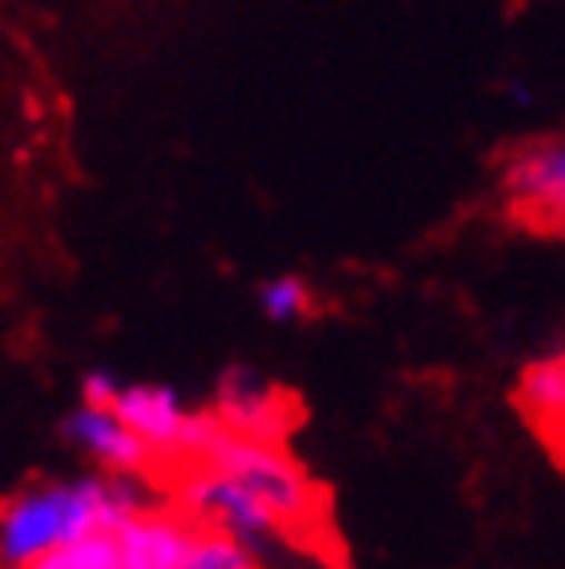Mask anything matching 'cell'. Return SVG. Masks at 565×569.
Masks as SVG:
<instances>
[{"label":"cell","instance_id":"6da1fadb","mask_svg":"<svg viewBox=\"0 0 565 569\" xmlns=\"http://www.w3.org/2000/svg\"><path fill=\"white\" fill-rule=\"evenodd\" d=\"M141 505L133 477H81V481L24 485L0 513V558L4 569H21L53 546H66L98 529H118Z\"/></svg>","mask_w":565,"mask_h":569},{"label":"cell","instance_id":"7a4b0ae2","mask_svg":"<svg viewBox=\"0 0 565 569\" xmlns=\"http://www.w3.org/2000/svg\"><path fill=\"white\" fill-rule=\"evenodd\" d=\"M182 505L198 526L222 529V533L239 537L242 546L255 553H267V546H295L287 526L259 501V497L242 489L235 477L202 465H186L182 472Z\"/></svg>","mask_w":565,"mask_h":569},{"label":"cell","instance_id":"3957f363","mask_svg":"<svg viewBox=\"0 0 565 569\" xmlns=\"http://www.w3.org/2000/svg\"><path fill=\"white\" fill-rule=\"evenodd\" d=\"M218 417L227 420V428H235L239 437L250 440H267V445H279L287 437V428L295 425L291 400L287 392H279L271 380L247 363H235L218 376L215 383V405H210Z\"/></svg>","mask_w":565,"mask_h":569},{"label":"cell","instance_id":"277c9868","mask_svg":"<svg viewBox=\"0 0 565 569\" xmlns=\"http://www.w3.org/2000/svg\"><path fill=\"white\" fill-rule=\"evenodd\" d=\"M66 437L73 440L77 449H86L89 457L106 465L109 472L118 477H138V472H150L158 465V449L150 440H141L130 425H121L118 412L109 408H77L66 417Z\"/></svg>","mask_w":565,"mask_h":569},{"label":"cell","instance_id":"5b68a950","mask_svg":"<svg viewBox=\"0 0 565 569\" xmlns=\"http://www.w3.org/2000/svg\"><path fill=\"white\" fill-rule=\"evenodd\" d=\"M198 533V521L175 509H138L130 521H121L118 569H186V553Z\"/></svg>","mask_w":565,"mask_h":569},{"label":"cell","instance_id":"8992f818","mask_svg":"<svg viewBox=\"0 0 565 569\" xmlns=\"http://www.w3.org/2000/svg\"><path fill=\"white\" fill-rule=\"evenodd\" d=\"M113 412H118L121 425H130L141 440H150L153 449H158V457H175L186 417H190L175 388H162V383H126Z\"/></svg>","mask_w":565,"mask_h":569},{"label":"cell","instance_id":"52a82bcc","mask_svg":"<svg viewBox=\"0 0 565 569\" xmlns=\"http://www.w3.org/2000/svg\"><path fill=\"white\" fill-rule=\"evenodd\" d=\"M517 405L537 425H565V356L529 363L517 380Z\"/></svg>","mask_w":565,"mask_h":569},{"label":"cell","instance_id":"ba28073f","mask_svg":"<svg viewBox=\"0 0 565 569\" xmlns=\"http://www.w3.org/2000/svg\"><path fill=\"white\" fill-rule=\"evenodd\" d=\"M118 529H98V533L77 537V541H66V546H53L41 558L24 561L21 569H118L121 566Z\"/></svg>","mask_w":565,"mask_h":569},{"label":"cell","instance_id":"9c48e42d","mask_svg":"<svg viewBox=\"0 0 565 569\" xmlns=\"http://www.w3.org/2000/svg\"><path fill=\"white\" fill-rule=\"evenodd\" d=\"M186 569H262V558L250 546H242L239 537L198 526L190 553H186Z\"/></svg>","mask_w":565,"mask_h":569},{"label":"cell","instance_id":"30bf717a","mask_svg":"<svg viewBox=\"0 0 565 569\" xmlns=\"http://www.w3.org/2000/svg\"><path fill=\"white\" fill-rule=\"evenodd\" d=\"M259 311L271 323H295L311 311V283L304 274H275L259 283Z\"/></svg>","mask_w":565,"mask_h":569},{"label":"cell","instance_id":"8fae6325","mask_svg":"<svg viewBox=\"0 0 565 569\" xmlns=\"http://www.w3.org/2000/svg\"><path fill=\"white\" fill-rule=\"evenodd\" d=\"M121 388H126V383L109 372V368H89V372H81V405L86 408H109V412H113Z\"/></svg>","mask_w":565,"mask_h":569}]
</instances>
